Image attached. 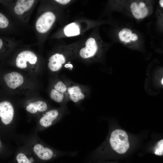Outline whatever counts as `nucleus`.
Wrapping results in <instances>:
<instances>
[{
    "label": "nucleus",
    "mask_w": 163,
    "mask_h": 163,
    "mask_svg": "<svg viewBox=\"0 0 163 163\" xmlns=\"http://www.w3.org/2000/svg\"><path fill=\"white\" fill-rule=\"evenodd\" d=\"M15 111L10 101H5L0 103V128L6 130L13 126Z\"/></svg>",
    "instance_id": "7ed1b4c3"
},
{
    "label": "nucleus",
    "mask_w": 163,
    "mask_h": 163,
    "mask_svg": "<svg viewBox=\"0 0 163 163\" xmlns=\"http://www.w3.org/2000/svg\"><path fill=\"white\" fill-rule=\"evenodd\" d=\"M50 96L51 98L55 102L60 103L63 100L64 94L53 88L51 91Z\"/></svg>",
    "instance_id": "f3484780"
},
{
    "label": "nucleus",
    "mask_w": 163,
    "mask_h": 163,
    "mask_svg": "<svg viewBox=\"0 0 163 163\" xmlns=\"http://www.w3.org/2000/svg\"><path fill=\"white\" fill-rule=\"evenodd\" d=\"M25 142L24 145L30 150L37 163L50 160L65 153L46 144L40 139L37 134L31 135Z\"/></svg>",
    "instance_id": "f257e3e1"
},
{
    "label": "nucleus",
    "mask_w": 163,
    "mask_h": 163,
    "mask_svg": "<svg viewBox=\"0 0 163 163\" xmlns=\"http://www.w3.org/2000/svg\"><path fill=\"white\" fill-rule=\"evenodd\" d=\"M65 35L68 37L79 35L80 34L79 26L75 23H72L66 25L64 28Z\"/></svg>",
    "instance_id": "dca6fc26"
},
{
    "label": "nucleus",
    "mask_w": 163,
    "mask_h": 163,
    "mask_svg": "<svg viewBox=\"0 0 163 163\" xmlns=\"http://www.w3.org/2000/svg\"><path fill=\"white\" fill-rule=\"evenodd\" d=\"M48 106L45 102L38 101L31 102L28 104L26 107V110L28 113L32 114L44 113L47 110Z\"/></svg>",
    "instance_id": "ddd939ff"
},
{
    "label": "nucleus",
    "mask_w": 163,
    "mask_h": 163,
    "mask_svg": "<svg viewBox=\"0 0 163 163\" xmlns=\"http://www.w3.org/2000/svg\"><path fill=\"white\" fill-rule=\"evenodd\" d=\"M37 55L29 50H24L20 53L16 59L17 67L21 69H25L27 67V63L31 65L35 64L37 61Z\"/></svg>",
    "instance_id": "423d86ee"
},
{
    "label": "nucleus",
    "mask_w": 163,
    "mask_h": 163,
    "mask_svg": "<svg viewBox=\"0 0 163 163\" xmlns=\"http://www.w3.org/2000/svg\"><path fill=\"white\" fill-rule=\"evenodd\" d=\"M33 0H18L14 8V11L18 14H21L29 10L33 5Z\"/></svg>",
    "instance_id": "2eb2a0df"
},
{
    "label": "nucleus",
    "mask_w": 163,
    "mask_h": 163,
    "mask_svg": "<svg viewBox=\"0 0 163 163\" xmlns=\"http://www.w3.org/2000/svg\"><path fill=\"white\" fill-rule=\"evenodd\" d=\"M85 45V46L80 50V56L85 59L92 57L96 54L98 49L96 40L93 37L89 38L86 41Z\"/></svg>",
    "instance_id": "1a4fd4ad"
},
{
    "label": "nucleus",
    "mask_w": 163,
    "mask_h": 163,
    "mask_svg": "<svg viewBox=\"0 0 163 163\" xmlns=\"http://www.w3.org/2000/svg\"><path fill=\"white\" fill-rule=\"evenodd\" d=\"M4 80L8 86L12 89H15L21 86L24 83L22 75L17 72H12L5 74Z\"/></svg>",
    "instance_id": "9d476101"
},
{
    "label": "nucleus",
    "mask_w": 163,
    "mask_h": 163,
    "mask_svg": "<svg viewBox=\"0 0 163 163\" xmlns=\"http://www.w3.org/2000/svg\"><path fill=\"white\" fill-rule=\"evenodd\" d=\"M55 20V15L52 12L47 11L43 13L36 22L37 30L41 33H46L51 28Z\"/></svg>",
    "instance_id": "39448f33"
},
{
    "label": "nucleus",
    "mask_w": 163,
    "mask_h": 163,
    "mask_svg": "<svg viewBox=\"0 0 163 163\" xmlns=\"http://www.w3.org/2000/svg\"><path fill=\"white\" fill-rule=\"evenodd\" d=\"M7 150L6 146L0 137V155H5L6 154L5 153H8L6 152Z\"/></svg>",
    "instance_id": "412c9836"
},
{
    "label": "nucleus",
    "mask_w": 163,
    "mask_h": 163,
    "mask_svg": "<svg viewBox=\"0 0 163 163\" xmlns=\"http://www.w3.org/2000/svg\"><path fill=\"white\" fill-rule=\"evenodd\" d=\"M161 83L163 84V79H162V80L161 81Z\"/></svg>",
    "instance_id": "393cba45"
},
{
    "label": "nucleus",
    "mask_w": 163,
    "mask_h": 163,
    "mask_svg": "<svg viewBox=\"0 0 163 163\" xmlns=\"http://www.w3.org/2000/svg\"><path fill=\"white\" fill-rule=\"evenodd\" d=\"M9 24V21L7 18L2 14L0 13V28L7 27Z\"/></svg>",
    "instance_id": "aec40b11"
},
{
    "label": "nucleus",
    "mask_w": 163,
    "mask_h": 163,
    "mask_svg": "<svg viewBox=\"0 0 163 163\" xmlns=\"http://www.w3.org/2000/svg\"><path fill=\"white\" fill-rule=\"evenodd\" d=\"M119 38L122 42L127 44L136 41L138 39L137 34L133 33L130 29L124 28L118 33Z\"/></svg>",
    "instance_id": "f8f14e48"
},
{
    "label": "nucleus",
    "mask_w": 163,
    "mask_h": 163,
    "mask_svg": "<svg viewBox=\"0 0 163 163\" xmlns=\"http://www.w3.org/2000/svg\"><path fill=\"white\" fill-rule=\"evenodd\" d=\"M66 58L62 54L56 53L52 55L49 59L48 66L53 72H56L60 69L62 64L66 62Z\"/></svg>",
    "instance_id": "9b49d317"
},
{
    "label": "nucleus",
    "mask_w": 163,
    "mask_h": 163,
    "mask_svg": "<svg viewBox=\"0 0 163 163\" xmlns=\"http://www.w3.org/2000/svg\"><path fill=\"white\" fill-rule=\"evenodd\" d=\"M70 99L74 103H77L83 99L85 95L80 87L77 85L73 86L67 88Z\"/></svg>",
    "instance_id": "4468645a"
},
{
    "label": "nucleus",
    "mask_w": 163,
    "mask_h": 163,
    "mask_svg": "<svg viewBox=\"0 0 163 163\" xmlns=\"http://www.w3.org/2000/svg\"><path fill=\"white\" fill-rule=\"evenodd\" d=\"M109 142L113 149L120 154L125 153L129 147L127 134L123 130H113L111 134Z\"/></svg>",
    "instance_id": "f03ea898"
},
{
    "label": "nucleus",
    "mask_w": 163,
    "mask_h": 163,
    "mask_svg": "<svg viewBox=\"0 0 163 163\" xmlns=\"http://www.w3.org/2000/svg\"><path fill=\"white\" fill-rule=\"evenodd\" d=\"M3 42L2 40L0 39V50L2 48V47L3 46Z\"/></svg>",
    "instance_id": "b1692460"
},
{
    "label": "nucleus",
    "mask_w": 163,
    "mask_h": 163,
    "mask_svg": "<svg viewBox=\"0 0 163 163\" xmlns=\"http://www.w3.org/2000/svg\"><path fill=\"white\" fill-rule=\"evenodd\" d=\"M54 88L64 94L67 90L66 86L61 81L57 82L54 85Z\"/></svg>",
    "instance_id": "a211bd4d"
},
{
    "label": "nucleus",
    "mask_w": 163,
    "mask_h": 163,
    "mask_svg": "<svg viewBox=\"0 0 163 163\" xmlns=\"http://www.w3.org/2000/svg\"><path fill=\"white\" fill-rule=\"evenodd\" d=\"M159 4L160 5L161 7L163 8V0H160L159 1Z\"/></svg>",
    "instance_id": "5701e85b"
},
{
    "label": "nucleus",
    "mask_w": 163,
    "mask_h": 163,
    "mask_svg": "<svg viewBox=\"0 0 163 163\" xmlns=\"http://www.w3.org/2000/svg\"><path fill=\"white\" fill-rule=\"evenodd\" d=\"M62 114L60 110L53 109L46 111L39 119L35 131H43L53 125L59 120Z\"/></svg>",
    "instance_id": "20e7f679"
},
{
    "label": "nucleus",
    "mask_w": 163,
    "mask_h": 163,
    "mask_svg": "<svg viewBox=\"0 0 163 163\" xmlns=\"http://www.w3.org/2000/svg\"><path fill=\"white\" fill-rule=\"evenodd\" d=\"M131 12L136 19L138 20L146 17L149 13L148 8L145 3L142 1H134L131 3Z\"/></svg>",
    "instance_id": "6e6552de"
},
{
    "label": "nucleus",
    "mask_w": 163,
    "mask_h": 163,
    "mask_svg": "<svg viewBox=\"0 0 163 163\" xmlns=\"http://www.w3.org/2000/svg\"><path fill=\"white\" fill-rule=\"evenodd\" d=\"M163 140L161 139L157 143L155 148V153L158 155H163Z\"/></svg>",
    "instance_id": "6ab92c4d"
},
{
    "label": "nucleus",
    "mask_w": 163,
    "mask_h": 163,
    "mask_svg": "<svg viewBox=\"0 0 163 163\" xmlns=\"http://www.w3.org/2000/svg\"><path fill=\"white\" fill-rule=\"evenodd\" d=\"M13 162L14 163H37L33 155L25 145L17 150Z\"/></svg>",
    "instance_id": "0eeeda50"
},
{
    "label": "nucleus",
    "mask_w": 163,
    "mask_h": 163,
    "mask_svg": "<svg viewBox=\"0 0 163 163\" xmlns=\"http://www.w3.org/2000/svg\"><path fill=\"white\" fill-rule=\"evenodd\" d=\"M55 1L57 2L62 4V5H66L68 3L70 2V0H56Z\"/></svg>",
    "instance_id": "4be33fe9"
}]
</instances>
